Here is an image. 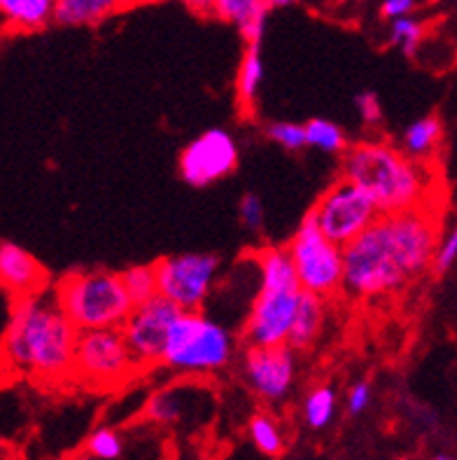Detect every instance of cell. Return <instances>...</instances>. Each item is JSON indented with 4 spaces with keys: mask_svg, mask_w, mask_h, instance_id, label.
Wrapping results in <instances>:
<instances>
[{
    "mask_svg": "<svg viewBox=\"0 0 457 460\" xmlns=\"http://www.w3.org/2000/svg\"><path fill=\"white\" fill-rule=\"evenodd\" d=\"M441 227L436 208L378 216L343 245V286L350 297L394 295L432 267Z\"/></svg>",
    "mask_w": 457,
    "mask_h": 460,
    "instance_id": "1",
    "label": "cell"
},
{
    "mask_svg": "<svg viewBox=\"0 0 457 460\" xmlns=\"http://www.w3.org/2000/svg\"><path fill=\"white\" fill-rule=\"evenodd\" d=\"M77 330L54 297L52 288L12 302L0 362L10 372L42 381H64L73 374Z\"/></svg>",
    "mask_w": 457,
    "mask_h": 460,
    "instance_id": "2",
    "label": "cell"
},
{
    "mask_svg": "<svg viewBox=\"0 0 457 460\" xmlns=\"http://www.w3.org/2000/svg\"><path fill=\"white\" fill-rule=\"evenodd\" d=\"M341 178L357 185L371 199L378 216L435 208V166L406 157L404 152L382 140L346 147Z\"/></svg>",
    "mask_w": 457,
    "mask_h": 460,
    "instance_id": "3",
    "label": "cell"
},
{
    "mask_svg": "<svg viewBox=\"0 0 457 460\" xmlns=\"http://www.w3.org/2000/svg\"><path fill=\"white\" fill-rule=\"evenodd\" d=\"M52 290L58 306L77 332L122 327L134 309L119 274L108 269L70 271Z\"/></svg>",
    "mask_w": 457,
    "mask_h": 460,
    "instance_id": "4",
    "label": "cell"
},
{
    "mask_svg": "<svg viewBox=\"0 0 457 460\" xmlns=\"http://www.w3.org/2000/svg\"><path fill=\"white\" fill-rule=\"evenodd\" d=\"M236 337L203 311H180L168 332L162 365L182 374H213L229 367Z\"/></svg>",
    "mask_w": 457,
    "mask_h": 460,
    "instance_id": "5",
    "label": "cell"
},
{
    "mask_svg": "<svg viewBox=\"0 0 457 460\" xmlns=\"http://www.w3.org/2000/svg\"><path fill=\"white\" fill-rule=\"evenodd\" d=\"M285 251L290 255L302 292L322 299L336 297L341 292L343 248L320 232L311 213L303 216Z\"/></svg>",
    "mask_w": 457,
    "mask_h": 460,
    "instance_id": "6",
    "label": "cell"
},
{
    "mask_svg": "<svg viewBox=\"0 0 457 460\" xmlns=\"http://www.w3.org/2000/svg\"><path fill=\"white\" fill-rule=\"evenodd\" d=\"M138 372V365L119 327L77 332L70 376L99 388H112L131 381Z\"/></svg>",
    "mask_w": 457,
    "mask_h": 460,
    "instance_id": "7",
    "label": "cell"
},
{
    "mask_svg": "<svg viewBox=\"0 0 457 460\" xmlns=\"http://www.w3.org/2000/svg\"><path fill=\"white\" fill-rule=\"evenodd\" d=\"M156 292L178 311H201L220 276V257L213 252H182L154 262Z\"/></svg>",
    "mask_w": 457,
    "mask_h": 460,
    "instance_id": "8",
    "label": "cell"
},
{
    "mask_svg": "<svg viewBox=\"0 0 457 460\" xmlns=\"http://www.w3.org/2000/svg\"><path fill=\"white\" fill-rule=\"evenodd\" d=\"M308 213L320 232L341 248L357 239L378 217V210L371 204V199L346 178H338Z\"/></svg>",
    "mask_w": 457,
    "mask_h": 460,
    "instance_id": "9",
    "label": "cell"
},
{
    "mask_svg": "<svg viewBox=\"0 0 457 460\" xmlns=\"http://www.w3.org/2000/svg\"><path fill=\"white\" fill-rule=\"evenodd\" d=\"M178 314L180 311L168 299L154 295L147 302L134 306L127 315L119 330L127 339V346L138 369H152L154 365H162L168 332Z\"/></svg>",
    "mask_w": 457,
    "mask_h": 460,
    "instance_id": "10",
    "label": "cell"
},
{
    "mask_svg": "<svg viewBox=\"0 0 457 460\" xmlns=\"http://www.w3.org/2000/svg\"><path fill=\"white\" fill-rule=\"evenodd\" d=\"M302 288L259 286L243 325L245 346H285L294 321Z\"/></svg>",
    "mask_w": 457,
    "mask_h": 460,
    "instance_id": "11",
    "label": "cell"
},
{
    "mask_svg": "<svg viewBox=\"0 0 457 460\" xmlns=\"http://www.w3.org/2000/svg\"><path fill=\"white\" fill-rule=\"evenodd\" d=\"M243 379L264 402L287 400L296 381V353L290 346H248L243 353Z\"/></svg>",
    "mask_w": 457,
    "mask_h": 460,
    "instance_id": "12",
    "label": "cell"
},
{
    "mask_svg": "<svg viewBox=\"0 0 457 460\" xmlns=\"http://www.w3.org/2000/svg\"><path fill=\"white\" fill-rule=\"evenodd\" d=\"M238 146L226 128H208L194 138L180 155V175L191 187H208L233 173Z\"/></svg>",
    "mask_w": 457,
    "mask_h": 460,
    "instance_id": "13",
    "label": "cell"
},
{
    "mask_svg": "<svg viewBox=\"0 0 457 460\" xmlns=\"http://www.w3.org/2000/svg\"><path fill=\"white\" fill-rule=\"evenodd\" d=\"M45 288H49L47 269L22 245L0 241V290L12 299H22Z\"/></svg>",
    "mask_w": 457,
    "mask_h": 460,
    "instance_id": "14",
    "label": "cell"
},
{
    "mask_svg": "<svg viewBox=\"0 0 457 460\" xmlns=\"http://www.w3.org/2000/svg\"><path fill=\"white\" fill-rule=\"evenodd\" d=\"M267 0H215V17L233 23L248 45H259L267 29Z\"/></svg>",
    "mask_w": 457,
    "mask_h": 460,
    "instance_id": "15",
    "label": "cell"
},
{
    "mask_svg": "<svg viewBox=\"0 0 457 460\" xmlns=\"http://www.w3.org/2000/svg\"><path fill=\"white\" fill-rule=\"evenodd\" d=\"M324 318H327V299L315 297L302 292L299 304H296L294 321H292L290 334H287V346L292 350H306L318 341L322 332Z\"/></svg>",
    "mask_w": 457,
    "mask_h": 460,
    "instance_id": "16",
    "label": "cell"
},
{
    "mask_svg": "<svg viewBox=\"0 0 457 460\" xmlns=\"http://www.w3.org/2000/svg\"><path fill=\"white\" fill-rule=\"evenodd\" d=\"M57 19V0H0V23L14 31H42Z\"/></svg>",
    "mask_w": 457,
    "mask_h": 460,
    "instance_id": "17",
    "label": "cell"
},
{
    "mask_svg": "<svg viewBox=\"0 0 457 460\" xmlns=\"http://www.w3.org/2000/svg\"><path fill=\"white\" fill-rule=\"evenodd\" d=\"M444 143V122L439 115H425L411 124L404 131L401 146H404L406 157L416 159V162L432 164Z\"/></svg>",
    "mask_w": 457,
    "mask_h": 460,
    "instance_id": "18",
    "label": "cell"
},
{
    "mask_svg": "<svg viewBox=\"0 0 457 460\" xmlns=\"http://www.w3.org/2000/svg\"><path fill=\"white\" fill-rule=\"evenodd\" d=\"M124 0H57V19L64 26H93L124 10Z\"/></svg>",
    "mask_w": 457,
    "mask_h": 460,
    "instance_id": "19",
    "label": "cell"
},
{
    "mask_svg": "<svg viewBox=\"0 0 457 460\" xmlns=\"http://www.w3.org/2000/svg\"><path fill=\"white\" fill-rule=\"evenodd\" d=\"M261 80H264V58H261L259 45H248L245 54L241 58V68H238L236 77V93L238 103L243 108V112H252L259 96Z\"/></svg>",
    "mask_w": 457,
    "mask_h": 460,
    "instance_id": "20",
    "label": "cell"
},
{
    "mask_svg": "<svg viewBox=\"0 0 457 460\" xmlns=\"http://www.w3.org/2000/svg\"><path fill=\"white\" fill-rule=\"evenodd\" d=\"M250 439L252 444L257 447V451L268 458H276V456L283 454L285 449V438H283V430H280V423L273 419L271 414L267 411H259L250 419Z\"/></svg>",
    "mask_w": 457,
    "mask_h": 460,
    "instance_id": "21",
    "label": "cell"
},
{
    "mask_svg": "<svg viewBox=\"0 0 457 460\" xmlns=\"http://www.w3.org/2000/svg\"><path fill=\"white\" fill-rule=\"evenodd\" d=\"M336 414V391L331 385H318L303 400V419L312 430H322L334 420Z\"/></svg>",
    "mask_w": 457,
    "mask_h": 460,
    "instance_id": "22",
    "label": "cell"
},
{
    "mask_svg": "<svg viewBox=\"0 0 457 460\" xmlns=\"http://www.w3.org/2000/svg\"><path fill=\"white\" fill-rule=\"evenodd\" d=\"M303 131H306V146L318 147V150L330 152V155H343L346 152V131L338 124L330 122V119L315 117V119L303 124Z\"/></svg>",
    "mask_w": 457,
    "mask_h": 460,
    "instance_id": "23",
    "label": "cell"
},
{
    "mask_svg": "<svg viewBox=\"0 0 457 460\" xmlns=\"http://www.w3.org/2000/svg\"><path fill=\"white\" fill-rule=\"evenodd\" d=\"M119 279H122L124 290H127L128 299H131L134 306L159 295L156 292L154 264H136V267L124 269V271H119Z\"/></svg>",
    "mask_w": 457,
    "mask_h": 460,
    "instance_id": "24",
    "label": "cell"
},
{
    "mask_svg": "<svg viewBox=\"0 0 457 460\" xmlns=\"http://www.w3.org/2000/svg\"><path fill=\"white\" fill-rule=\"evenodd\" d=\"M147 414L154 423L159 426H175L180 420L185 419V402H182V395L173 388H166V391L156 393L154 397L147 404Z\"/></svg>",
    "mask_w": 457,
    "mask_h": 460,
    "instance_id": "25",
    "label": "cell"
},
{
    "mask_svg": "<svg viewBox=\"0 0 457 460\" xmlns=\"http://www.w3.org/2000/svg\"><path fill=\"white\" fill-rule=\"evenodd\" d=\"M425 38V26L423 22H417L416 17L406 14V17L392 19V26H390V40L392 45H397L406 57H416L417 47Z\"/></svg>",
    "mask_w": 457,
    "mask_h": 460,
    "instance_id": "26",
    "label": "cell"
},
{
    "mask_svg": "<svg viewBox=\"0 0 457 460\" xmlns=\"http://www.w3.org/2000/svg\"><path fill=\"white\" fill-rule=\"evenodd\" d=\"M124 454L122 435L112 428H99L87 439V456L96 460H117Z\"/></svg>",
    "mask_w": 457,
    "mask_h": 460,
    "instance_id": "27",
    "label": "cell"
},
{
    "mask_svg": "<svg viewBox=\"0 0 457 460\" xmlns=\"http://www.w3.org/2000/svg\"><path fill=\"white\" fill-rule=\"evenodd\" d=\"M267 138L290 152H299L306 147V131H303V124L296 122H271L267 127Z\"/></svg>",
    "mask_w": 457,
    "mask_h": 460,
    "instance_id": "28",
    "label": "cell"
},
{
    "mask_svg": "<svg viewBox=\"0 0 457 460\" xmlns=\"http://www.w3.org/2000/svg\"><path fill=\"white\" fill-rule=\"evenodd\" d=\"M238 216H241V222L248 232L261 234L264 222H267V210H264V201L259 199V194L245 192L241 204H238Z\"/></svg>",
    "mask_w": 457,
    "mask_h": 460,
    "instance_id": "29",
    "label": "cell"
},
{
    "mask_svg": "<svg viewBox=\"0 0 457 460\" xmlns=\"http://www.w3.org/2000/svg\"><path fill=\"white\" fill-rule=\"evenodd\" d=\"M455 257H457V232L455 227L448 229L446 236L444 239H439V243H436V251H435V257H432V271L439 276L448 274L453 269V264H455Z\"/></svg>",
    "mask_w": 457,
    "mask_h": 460,
    "instance_id": "30",
    "label": "cell"
},
{
    "mask_svg": "<svg viewBox=\"0 0 457 460\" xmlns=\"http://www.w3.org/2000/svg\"><path fill=\"white\" fill-rule=\"evenodd\" d=\"M355 105H357L359 115L369 127H378L382 122V105L376 92H362L355 96Z\"/></svg>",
    "mask_w": 457,
    "mask_h": 460,
    "instance_id": "31",
    "label": "cell"
},
{
    "mask_svg": "<svg viewBox=\"0 0 457 460\" xmlns=\"http://www.w3.org/2000/svg\"><path fill=\"white\" fill-rule=\"evenodd\" d=\"M347 411L353 416H359L362 411H366V407L371 404V385L366 384V381H357V384L350 388V393H347Z\"/></svg>",
    "mask_w": 457,
    "mask_h": 460,
    "instance_id": "32",
    "label": "cell"
},
{
    "mask_svg": "<svg viewBox=\"0 0 457 460\" xmlns=\"http://www.w3.org/2000/svg\"><path fill=\"white\" fill-rule=\"evenodd\" d=\"M416 0H382V17H388L390 22L397 17H406L411 14Z\"/></svg>",
    "mask_w": 457,
    "mask_h": 460,
    "instance_id": "33",
    "label": "cell"
},
{
    "mask_svg": "<svg viewBox=\"0 0 457 460\" xmlns=\"http://www.w3.org/2000/svg\"><path fill=\"white\" fill-rule=\"evenodd\" d=\"M197 17H215V0H180Z\"/></svg>",
    "mask_w": 457,
    "mask_h": 460,
    "instance_id": "34",
    "label": "cell"
},
{
    "mask_svg": "<svg viewBox=\"0 0 457 460\" xmlns=\"http://www.w3.org/2000/svg\"><path fill=\"white\" fill-rule=\"evenodd\" d=\"M12 302H14V299H12L5 290H0V337H3V332H5L7 318H10V311H12Z\"/></svg>",
    "mask_w": 457,
    "mask_h": 460,
    "instance_id": "35",
    "label": "cell"
},
{
    "mask_svg": "<svg viewBox=\"0 0 457 460\" xmlns=\"http://www.w3.org/2000/svg\"><path fill=\"white\" fill-rule=\"evenodd\" d=\"M294 0H267L268 10H280V7H290Z\"/></svg>",
    "mask_w": 457,
    "mask_h": 460,
    "instance_id": "36",
    "label": "cell"
},
{
    "mask_svg": "<svg viewBox=\"0 0 457 460\" xmlns=\"http://www.w3.org/2000/svg\"><path fill=\"white\" fill-rule=\"evenodd\" d=\"M127 7H138V5H154V3H163V0H124Z\"/></svg>",
    "mask_w": 457,
    "mask_h": 460,
    "instance_id": "37",
    "label": "cell"
},
{
    "mask_svg": "<svg viewBox=\"0 0 457 460\" xmlns=\"http://www.w3.org/2000/svg\"><path fill=\"white\" fill-rule=\"evenodd\" d=\"M435 460H455V456H451V454H436Z\"/></svg>",
    "mask_w": 457,
    "mask_h": 460,
    "instance_id": "38",
    "label": "cell"
},
{
    "mask_svg": "<svg viewBox=\"0 0 457 460\" xmlns=\"http://www.w3.org/2000/svg\"><path fill=\"white\" fill-rule=\"evenodd\" d=\"M73 460H96V458H92V456H77V458Z\"/></svg>",
    "mask_w": 457,
    "mask_h": 460,
    "instance_id": "39",
    "label": "cell"
}]
</instances>
